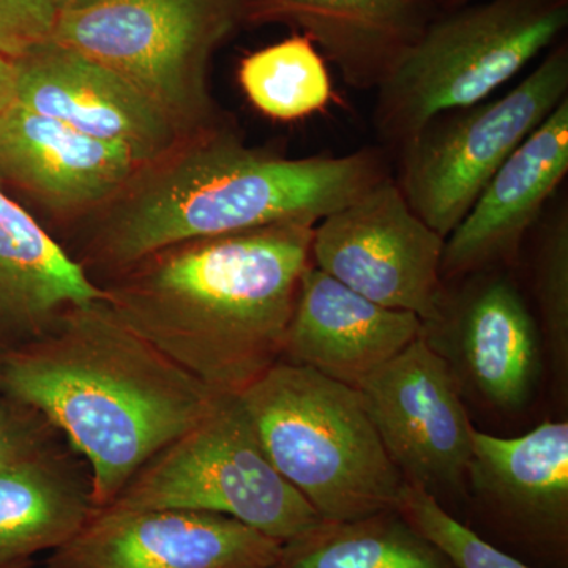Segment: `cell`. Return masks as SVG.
Returning <instances> with one entry per match:
<instances>
[{
  "instance_id": "83f0119b",
  "label": "cell",
  "mask_w": 568,
  "mask_h": 568,
  "mask_svg": "<svg viewBox=\"0 0 568 568\" xmlns=\"http://www.w3.org/2000/svg\"><path fill=\"white\" fill-rule=\"evenodd\" d=\"M58 9L59 14L65 13V11H73L84 9V7L91 6L97 0H51Z\"/></svg>"
},
{
  "instance_id": "484cf974",
  "label": "cell",
  "mask_w": 568,
  "mask_h": 568,
  "mask_svg": "<svg viewBox=\"0 0 568 568\" xmlns=\"http://www.w3.org/2000/svg\"><path fill=\"white\" fill-rule=\"evenodd\" d=\"M58 20L51 0H0V54L17 62L50 43Z\"/></svg>"
},
{
  "instance_id": "3957f363",
  "label": "cell",
  "mask_w": 568,
  "mask_h": 568,
  "mask_svg": "<svg viewBox=\"0 0 568 568\" xmlns=\"http://www.w3.org/2000/svg\"><path fill=\"white\" fill-rule=\"evenodd\" d=\"M0 392L40 410L111 506L219 394L141 338L106 301L71 306L36 342L0 354Z\"/></svg>"
},
{
  "instance_id": "e0dca14e",
  "label": "cell",
  "mask_w": 568,
  "mask_h": 568,
  "mask_svg": "<svg viewBox=\"0 0 568 568\" xmlns=\"http://www.w3.org/2000/svg\"><path fill=\"white\" fill-rule=\"evenodd\" d=\"M424 334L413 313L386 308L310 264L302 274L280 361L355 387Z\"/></svg>"
},
{
  "instance_id": "44dd1931",
  "label": "cell",
  "mask_w": 568,
  "mask_h": 568,
  "mask_svg": "<svg viewBox=\"0 0 568 568\" xmlns=\"http://www.w3.org/2000/svg\"><path fill=\"white\" fill-rule=\"evenodd\" d=\"M271 568H454L396 510L321 521L283 544Z\"/></svg>"
},
{
  "instance_id": "ba28073f",
  "label": "cell",
  "mask_w": 568,
  "mask_h": 568,
  "mask_svg": "<svg viewBox=\"0 0 568 568\" xmlns=\"http://www.w3.org/2000/svg\"><path fill=\"white\" fill-rule=\"evenodd\" d=\"M567 97L568 50L559 44L504 95L426 122L396 149L395 181L407 204L447 239L511 152Z\"/></svg>"
},
{
  "instance_id": "6da1fadb",
  "label": "cell",
  "mask_w": 568,
  "mask_h": 568,
  "mask_svg": "<svg viewBox=\"0 0 568 568\" xmlns=\"http://www.w3.org/2000/svg\"><path fill=\"white\" fill-rule=\"evenodd\" d=\"M390 175L386 153L286 156L252 148L224 122L142 164L78 224L67 253L97 284L170 246L274 226H316Z\"/></svg>"
},
{
  "instance_id": "2e32d148",
  "label": "cell",
  "mask_w": 568,
  "mask_h": 568,
  "mask_svg": "<svg viewBox=\"0 0 568 568\" xmlns=\"http://www.w3.org/2000/svg\"><path fill=\"white\" fill-rule=\"evenodd\" d=\"M567 173L568 97L511 152L448 234L440 276L465 278L517 263Z\"/></svg>"
},
{
  "instance_id": "d6986e66",
  "label": "cell",
  "mask_w": 568,
  "mask_h": 568,
  "mask_svg": "<svg viewBox=\"0 0 568 568\" xmlns=\"http://www.w3.org/2000/svg\"><path fill=\"white\" fill-rule=\"evenodd\" d=\"M104 293L61 242L0 189V354L40 338Z\"/></svg>"
},
{
  "instance_id": "4316f807",
  "label": "cell",
  "mask_w": 568,
  "mask_h": 568,
  "mask_svg": "<svg viewBox=\"0 0 568 568\" xmlns=\"http://www.w3.org/2000/svg\"><path fill=\"white\" fill-rule=\"evenodd\" d=\"M17 102V69L14 62L0 54V112Z\"/></svg>"
},
{
  "instance_id": "d4e9b609",
  "label": "cell",
  "mask_w": 568,
  "mask_h": 568,
  "mask_svg": "<svg viewBox=\"0 0 568 568\" xmlns=\"http://www.w3.org/2000/svg\"><path fill=\"white\" fill-rule=\"evenodd\" d=\"M65 443L40 410L0 392V473L32 462Z\"/></svg>"
},
{
  "instance_id": "603a6c76",
  "label": "cell",
  "mask_w": 568,
  "mask_h": 568,
  "mask_svg": "<svg viewBox=\"0 0 568 568\" xmlns=\"http://www.w3.org/2000/svg\"><path fill=\"white\" fill-rule=\"evenodd\" d=\"M396 511L454 568H534L459 521L425 489L405 484Z\"/></svg>"
},
{
  "instance_id": "277c9868",
  "label": "cell",
  "mask_w": 568,
  "mask_h": 568,
  "mask_svg": "<svg viewBox=\"0 0 568 568\" xmlns=\"http://www.w3.org/2000/svg\"><path fill=\"white\" fill-rule=\"evenodd\" d=\"M235 396L268 462L321 519L396 510L406 480L354 387L278 361Z\"/></svg>"
},
{
  "instance_id": "cb8c5ba5",
  "label": "cell",
  "mask_w": 568,
  "mask_h": 568,
  "mask_svg": "<svg viewBox=\"0 0 568 568\" xmlns=\"http://www.w3.org/2000/svg\"><path fill=\"white\" fill-rule=\"evenodd\" d=\"M536 293L541 331L552 362L560 375L568 365V211H558L544 220L538 231L534 260Z\"/></svg>"
},
{
  "instance_id": "f1b7e54d",
  "label": "cell",
  "mask_w": 568,
  "mask_h": 568,
  "mask_svg": "<svg viewBox=\"0 0 568 568\" xmlns=\"http://www.w3.org/2000/svg\"><path fill=\"white\" fill-rule=\"evenodd\" d=\"M448 3H450L452 7H465L469 6L473 0H447Z\"/></svg>"
},
{
  "instance_id": "5bb4252c",
  "label": "cell",
  "mask_w": 568,
  "mask_h": 568,
  "mask_svg": "<svg viewBox=\"0 0 568 568\" xmlns=\"http://www.w3.org/2000/svg\"><path fill=\"white\" fill-rule=\"evenodd\" d=\"M17 102L85 136L122 145L142 164L185 134L118 73L51 40L14 62Z\"/></svg>"
},
{
  "instance_id": "ac0fdd59",
  "label": "cell",
  "mask_w": 568,
  "mask_h": 568,
  "mask_svg": "<svg viewBox=\"0 0 568 568\" xmlns=\"http://www.w3.org/2000/svg\"><path fill=\"white\" fill-rule=\"evenodd\" d=\"M244 21L284 22L355 91H376L429 21L428 0H242Z\"/></svg>"
},
{
  "instance_id": "ffe728a7",
  "label": "cell",
  "mask_w": 568,
  "mask_h": 568,
  "mask_svg": "<svg viewBox=\"0 0 568 568\" xmlns=\"http://www.w3.org/2000/svg\"><path fill=\"white\" fill-rule=\"evenodd\" d=\"M92 480L69 446L0 473V568L69 544L92 517Z\"/></svg>"
},
{
  "instance_id": "30bf717a",
  "label": "cell",
  "mask_w": 568,
  "mask_h": 568,
  "mask_svg": "<svg viewBox=\"0 0 568 568\" xmlns=\"http://www.w3.org/2000/svg\"><path fill=\"white\" fill-rule=\"evenodd\" d=\"M354 388L406 484L443 506L466 496L476 428L454 373L424 334Z\"/></svg>"
},
{
  "instance_id": "7402d4cb",
  "label": "cell",
  "mask_w": 568,
  "mask_h": 568,
  "mask_svg": "<svg viewBox=\"0 0 568 568\" xmlns=\"http://www.w3.org/2000/svg\"><path fill=\"white\" fill-rule=\"evenodd\" d=\"M239 82L250 103L275 121L308 118L334 100L327 63L302 33L242 59Z\"/></svg>"
},
{
  "instance_id": "8992f818",
  "label": "cell",
  "mask_w": 568,
  "mask_h": 568,
  "mask_svg": "<svg viewBox=\"0 0 568 568\" xmlns=\"http://www.w3.org/2000/svg\"><path fill=\"white\" fill-rule=\"evenodd\" d=\"M242 0H97L59 14L54 41L129 81L185 134L222 125L209 65Z\"/></svg>"
},
{
  "instance_id": "52a82bcc",
  "label": "cell",
  "mask_w": 568,
  "mask_h": 568,
  "mask_svg": "<svg viewBox=\"0 0 568 568\" xmlns=\"http://www.w3.org/2000/svg\"><path fill=\"white\" fill-rule=\"evenodd\" d=\"M111 506L223 515L282 544L323 521L268 462L234 395H220L196 425L142 467Z\"/></svg>"
},
{
  "instance_id": "4fadbf2b",
  "label": "cell",
  "mask_w": 568,
  "mask_h": 568,
  "mask_svg": "<svg viewBox=\"0 0 568 568\" xmlns=\"http://www.w3.org/2000/svg\"><path fill=\"white\" fill-rule=\"evenodd\" d=\"M465 278L457 294L444 291L439 316L424 324L425 339L447 362L459 390L470 388L497 409H519L540 373V328L507 275Z\"/></svg>"
},
{
  "instance_id": "8fae6325",
  "label": "cell",
  "mask_w": 568,
  "mask_h": 568,
  "mask_svg": "<svg viewBox=\"0 0 568 568\" xmlns=\"http://www.w3.org/2000/svg\"><path fill=\"white\" fill-rule=\"evenodd\" d=\"M467 480L495 537L534 568L562 566L568 549V424L518 437L474 429ZM508 548V552H510Z\"/></svg>"
},
{
  "instance_id": "7c38bea8",
  "label": "cell",
  "mask_w": 568,
  "mask_h": 568,
  "mask_svg": "<svg viewBox=\"0 0 568 568\" xmlns=\"http://www.w3.org/2000/svg\"><path fill=\"white\" fill-rule=\"evenodd\" d=\"M282 541L223 515L95 508L47 568H271Z\"/></svg>"
},
{
  "instance_id": "f546056e",
  "label": "cell",
  "mask_w": 568,
  "mask_h": 568,
  "mask_svg": "<svg viewBox=\"0 0 568 568\" xmlns=\"http://www.w3.org/2000/svg\"><path fill=\"white\" fill-rule=\"evenodd\" d=\"M3 568H32V560H28V562L13 564V566Z\"/></svg>"
},
{
  "instance_id": "7a4b0ae2",
  "label": "cell",
  "mask_w": 568,
  "mask_h": 568,
  "mask_svg": "<svg viewBox=\"0 0 568 568\" xmlns=\"http://www.w3.org/2000/svg\"><path fill=\"white\" fill-rule=\"evenodd\" d=\"M313 227L283 223L185 242L100 287L141 338L213 394L235 396L282 358Z\"/></svg>"
},
{
  "instance_id": "9a60e30c",
  "label": "cell",
  "mask_w": 568,
  "mask_h": 568,
  "mask_svg": "<svg viewBox=\"0 0 568 568\" xmlns=\"http://www.w3.org/2000/svg\"><path fill=\"white\" fill-rule=\"evenodd\" d=\"M141 166L122 145L85 136L18 102L0 112V182L31 197L55 224L88 220Z\"/></svg>"
},
{
  "instance_id": "9c48e42d",
  "label": "cell",
  "mask_w": 568,
  "mask_h": 568,
  "mask_svg": "<svg viewBox=\"0 0 568 568\" xmlns=\"http://www.w3.org/2000/svg\"><path fill=\"white\" fill-rule=\"evenodd\" d=\"M444 245L390 174L313 227L312 263L368 301L425 324L439 316L446 291Z\"/></svg>"
},
{
  "instance_id": "5b68a950",
  "label": "cell",
  "mask_w": 568,
  "mask_h": 568,
  "mask_svg": "<svg viewBox=\"0 0 568 568\" xmlns=\"http://www.w3.org/2000/svg\"><path fill=\"white\" fill-rule=\"evenodd\" d=\"M567 26L568 0H488L429 20L376 89L377 134L398 149L436 115L491 99Z\"/></svg>"
}]
</instances>
